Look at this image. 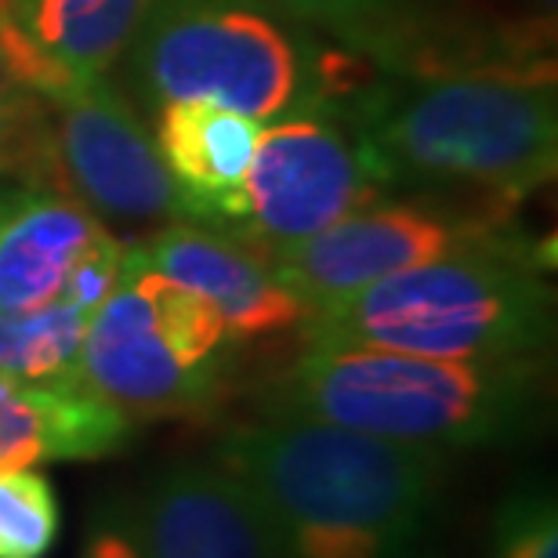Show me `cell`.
Returning <instances> with one entry per match:
<instances>
[{
  "mask_svg": "<svg viewBox=\"0 0 558 558\" xmlns=\"http://www.w3.org/2000/svg\"><path fill=\"white\" fill-rule=\"evenodd\" d=\"M131 65L156 106L218 102L272 120L294 102V40L254 0H156L131 40Z\"/></svg>",
  "mask_w": 558,
  "mask_h": 558,
  "instance_id": "8992f818",
  "label": "cell"
},
{
  "mask_svg": "<svg viewBox=\"0 0 558 558\" xmlns=\"http://www.w3.org/2000/svg\"><path fill=\"white\" fill-rule=\"evenodd\" d=\"M497 247H519V243L505 240L486 221H464L428 207H363L316 236L254 251L305 305L308 316L414 265Z\"/></svg>",
  "mask_w": 558,
  "mask_h": 558,
  "instance_id": "52a82bcc",
  "label": "cell"
},
{
  "mask_svg": "<svg viewBox=\"0 0 558 558\" xmlns=\"http://www.w3.org/2000/svg\"><path fill=\"white\" fill-rule=\"evenodd\" d=\"M544 355L435 360L381 349H308L265 417H308L388 442L472 450L530 435L544 417Z\"/></svg>",
  "mask_w": 558,
  "mask_h": 558,
  "instance_id": "3957f363",
  "label": "cell"
},
{
  "mask_svg": "<svg viewBox=\"0 0 558 558\" xmlns=\"http://www.w3.org/2000/svg\"><path fill=\"white\" fill-rule=\"evenodd\" d=\"M37 142V95L22 81L4 37V22H0V171L8 174L22 163V153Z\"/></svg>",
  "mask_w": 558,
  "mask_h": 558,
  "instance_id": "ffe728a7",
  "label": "cell"
},
{
  "mask_svg": "<svg viewBox=\"0 0 558 558\" xmlns=\"http://www.w3.org/2000/svg\"><path fill=\"white\" fill-rule=\"evenodd\" d=\"M26 199V189H11L4 182V171H0V229H4V221L15 215V207Z\"/></svg>",
  "mask_w": 558,
  "mask_h": 558,
  "instance_id": "603a6c76",
  "label": "cell"
},
{
  "mask_svg": "<svg viewBox=\"0 0 558 558\" xmlns=\"http://www.w3.org/2000/svg\"><path fill=\"white\" fill-rule=\"evenodd\" d=\"M131 439V417L95 396L81 377L62 385H26L0 374V464L98 461Z\"/></svg>",
  "mask_w": 558,
  "mask_h": 558,
  "instance_id": "5bb4252c",
  "label": "cell"
},
{
  "mask_svg": "<svg viewBox=\"0 0 558 558\" xmlns=\"http://www.w3.org/2000/svg\"><path fill=\"white\" fill-rule=\"evenodd\" d=\"M371 182L478 185L522 196L558 163L551 65H486L366 92L352 113Z\"/></svg>",
  "mask_w": 558,
  "mask_h": 558,
  "instance_id": "7a4b0ae2",
  "label": "cell"
},
{
  "mask_svg": "<svg viewBox=\"0 0 558 558\" xmlns=\"http://www.w3.org/2000/svg\"><path fill=\"white\" fill-rule=\"evenodd\" d=\"M120 265H124V247L109 236V229H102L98 236L92 240L76 265L65 276V287H62V301H70L73 308L87 312L95 316L98 305L109 298V290L117 287V276H120Z\"/></svg>",
  "mask_w": 558,
  "mask_h": 558,
  "instance_id": "44dd1931",
  "label": "cell"
},
{
  "mask_svg": "<svg viewBox=\"0 0 558 558\" xmlns=\"http://www.w3.org/2000/svg\"><path fill=\"white\" fill-rule=\"evenodd\" d=\"M537 4V11H548V15H555V0H533Z\"/></svg>",
  "mask_w": 558,
  "mask_h": 558,
  "instance_id": "cb8c5ba5",
  "label": "cell"
},
{
  "mask_svg": "<svg viewBox=\"0 0 558 558\" xmlns=\"http://www.w3.org/2000/svg\"><path fill=\"white\" fill-rule=\"evenodd\" d=\"M138 251L156 272L207 298L236 341L301 327L305 319V305L269 272L262 254L236 236L171 226L138 243Z\"/></svg>",
  "mask_w": 558,
  "mask_h": 558,
  "instance_id": "7c38bea8",
  "label": "cell"
},
{
  "mask_svg": "<svg viewBox=\"0 0 558 558\" xmlns=\"http://www.w3.org/2000/svg\"><path fill=\"white\" fill-rule=\"evenodd\" d=\"M262 8H276L301 22L338 29L341 37L360 44L381 62L399 65L410 44V26L399 15L396 0H254Z\"/></svg>",
  "mask_w": 558,
  "mask_h": 558,
  "instance_id": "ac0fdd59",
  "label": "cell"
},
{
  "mask_svg": "<svg viewBox=\"0 0 558 558\" xmlns=\"http://www.w3.org/2000/svg\"><path fill=\"white\" fill-rule=\"evenodd\" d=\"M374 193L377 185L341 131L319 117H294L262 128L232 226H243L236 240L251 247H276L371 207Z\"/></svg>",
  "mask_w": 558,
  "mask_h": 558,
  "instance_id": "ba28073f",
  "label": "cell"
},
{
  "mask_svg": "<svg viewBox=\"0 0 558 558\" xmlns=\"http://www.w3.org/2000/svg\"><path fill=\"white\" fill-rule=\"evenodd\" d=\"M262 120L243 117L207 98L160 106L156 153L178 196V215L232 226L243 178L258 153Z\"/></svg>",
  "mask_w": 558,
  "mask_h": 558,
  "instance_id": "4fadbf2b",
  "label": "cell"
},
{
  "mask_svg": "<svg viewBox=\"0 0 558 558\" xmlns=\"http://www.w3.org/2000/svg\"><path fill=\"white\" fill-rule=\"evenodd\" d=\"M59 530L62 511L48 478L0 464V558H48Z\"/></svg>",
  "mask_w": 558,
  "mask_h": 558,
  "instance_id": "e0dca14e",
  "label": "cell"
},
{
  "mask_svg": "<svg viewBox=\"0 0 558 558\" xmlns=\"http://www.w3.org/2000/svg\"><path fill=\"white\" fill-rule=\"evenodd\" d=\"M156 0H0V22L22 81L44 102L106 76Z\"/></svg>",
  "mask_w": 558,
  "mask_h": 558,
  "instance_id": "30bf717a",
  "label": "cell"
},
{
  "mask_svg": "<svg viewBox=\"0 0 558 558\" xmlns=\"http://www.w3.org/2000/svg\"><path fill=\"white\" fill-rule=\"evenodd\" d=\"M102 229L76 199L26 193L0 229V312L59 301L65 276Z\"/></svg>",
  "mask_w": 558,
  "mask_h": 558,
  "instance_id": "9a60e30c",
  "label": "cell"
},
{
  "mask_svg": "<svg viewBox=\"0 0 558 558\" xmlns=\"http://www.w3.org/2000/svg\"><path fill=\"white\" fill-rule=\"evenodd\" d=\"M308 349H381L435 360L541 355L555 298L522 247L461 251L377 279L301 319Z\"/></svg>",
  "mask_w": 558,
  "mask_h": 558,
  "instance_id": "277c9868",
  "label": "cell"
},
{
  "mask_svg": "<svg viewBox=\"0 0 558 558\" xmlns=\"http://www.w3.org/2000/svg\"><path fill=\"white\" fill-rule=\"evenodd\" d=\"M236 338L207 298L124 251L117 287L87 323L81 381L124 417H182L215 403Z\"/></svg>",
  "mask_w": 558,
  "mask_h": 558,
  "instance_id": "5b68a950",
  "label": "cell"
},
{
  "mask_svg": "<svg viewBox=\"0 0 558 558\" xmlns=\"http://www.w3.org/2000/svg\"><path fill=\"white\" fill-rule=\"evenodd\" d=\"M135 511L145 558H279L258 500L215 461L163 468Z\"/></svg>",
  "mask_w": 558,
  "mask_h": 558,
  "instance_id": "8fae6325",
  "label": "cell"
},
{
  "mask_svg": "<svg viewBox=\"0 0 558 558\" xmlns=\"http://www.w3.org/2000/svg\"><path fill=\"white\" fill-rule=\"evenodd\" d=\"M215 464L254 494L279 558H432L446 450L265 417L221 435Z\"/></svg>",
  "mask_w": 558,
  "mask_h": 558,
  "instance_id": "6da1fadb",
  "label": "cell"
},
{
  "mask_svg": "<svg viewBox=\"0 0 558 558\" xmlns=\"http://www.w3.org/2000/svg\"><path fill=\"white\" fill-rule=\"evenodd\" d=\"M489 558H558V505L551 486H519L494 519Z\"/></svg>",
  "mask_w": 558,
  "mask_h": 558,
  "instance_id": "d6986e66",
  "label": "cell"
},
{
  "mask_svg": "<svg viewBox=\"0 0 558 558\" xmlns=\"http://www.w3.org/2000/svg\"><path fill=\"white\" fill-rule=\"evenodd\" d=\"M87 323L92 316L62 298L29 312H0V374L26 385L76 381Z\"/></svg>",
  "mask_w": 558,
  "mask_h": 558,
  "instance_id": "2e32d148",
  "label": "cell"
},
{
  "mask_svg": "<svg viewBox=\"0 0 558 558\" xmlns=\"http://www.w3.org/2000/svg\"><path fill=\"white\" fill-rule=\"evenodd\" d=\"M54 124L44 142L51 174L87 215L138 226L178 215V196L156 142L106 81L54 98Z\"/></svg>",
  "mask_w": 558,
  "mask_h": 558,
  "instance_id": "9c48e42d",
  "label": "cell"
},
{
  "mask_svg": "<svg viewBox=\"0 0 558 558\" xmlns=\"http://www.w3.org/2000/svg\"><path fill=\"white\" fill-rule=\"evenodd\" d=\"M76 558H145L138 511L128 500H106L87 522Z\"/></svg>",
  "mask_w": 558,
  "mask_h": 558,
  "instance_id": "7402d4cb",
  "label": "cell"
}]
</instances>
